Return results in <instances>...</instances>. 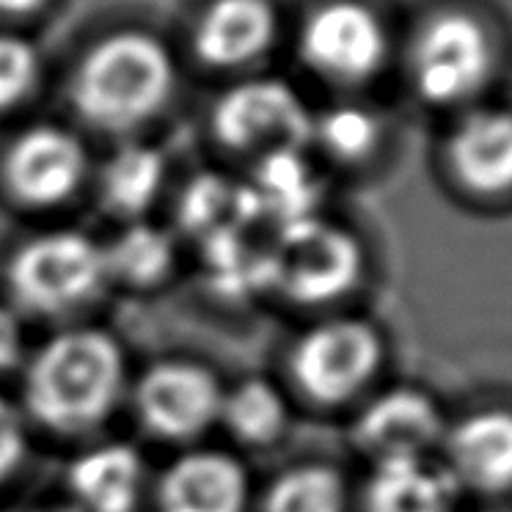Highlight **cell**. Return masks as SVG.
<instances>
[{"label":"cell","mask_w":512,"mask_h":512,"mask_svg":"<svg viewBox=\"0 0 512 512\" xmlns=\"http://www.w3.org/2000/svg\"><path fill=\"white\" fill-rule=\"evenodd\" d=\"M364 248L345 226L309 221L279 229L270 251V284L295 303H331L356 290Z\"/></svg>","instance_id":"cell-5"},{"label":"cell","mask_w":512,"mask_h":512,"mask_svg":"<svg viewBox=\"0 0 512 512\" xmlns=\"http://www.w3.org/2000/svg\"><path fill=\"white\" fill-rule=\"evenodd\" d=\"M177 245L163 229L149 223L127 226L111 245H105L108 281L130 290H152L171 276Z\"/></svg>","instance_id":"cell-19"},{"label":"cell","mask_w":512,"mask_h":512,"mask_svg":"<svg viewBox=\"0 0 512 512\" xmlns=\"http://www.w3.org/2000/svg\"><path fill=\"white\" fill-rule=\"evenodd\" d=\"M350 493L342 471L325 463H301L284 468L270 482L259 512H347Z\"/></svg>","instance_id":"cell-20"},{"label":"cell","mask_w":512,"mask_h":512,"mask_svg":"<svg viewBox=\"0 0 512 512\" xmlns=\"http://www.w3.org/2000/svg\"><path fill=\"white\" fill-rule=\"evenodd\" d=\"M449 160L455 177L482 196L512 190V113H468L449 141Z\"/></svg>","instance_id":"cell-15"},{"label":"cell","mask_w":512,"mask_h":512,"mask_svg":"<svg viewBox=\"0 0 512 512\" xmlns=\"http://www.w3.org/2000/svg\"><path fill=\"white\" fill-rule=\"evenodd\" d=\"M301 47L303 58L325 78L364 80L386 58V31L367 6L339 0L309 17Z\"/></svg>","instance_id":"cell-10"},{"label":"cell","mask_w":512,"mask_h":512,"mask_svg":"<svg viewBox=\"0 0 512 512\" xmlns=\"http://www.w3.org/2000/svg\"><path fill=\"white\" fill-rule=\"evenodd\" d=\"M163 157L146 146H127L113 157L102 174V196L108 210L124 218H138L149 210L163 188Z\"/></svg>","instance_id":"cell-22"},{"label":"cell","mask_w":512,"mask_h":512,"mask_svg":"<svg viewBox=\"0 0 512 512\" xmlns=\"http://www.w3.org/2000/svg\"><path fill=\"white\" fill-rule=\"evenodd\" d=\"M444 413L419 389H389L369 400L353 422V444L372 466L430 460L444 446Z\"/></svg>","instance_id":"cell-8"},{"label":"cell","mask_w":512,"mask_h":512,"mask_svg":"<svg viewBox=\"0 0 512 512\" xmlns=\"http://www.w3.org/2000/svg\"><path fill=\"white\" fill-rule=\"evenodd\" d=\"M218 424L237 444L265 449L279 444L290 427V402L268 378H243L223 389Z\"/></svg>","instance_id":"cell-18"},{"label":"cell","mask_w":512,"mask_h":512,"mask_svg":"<svg viewBox=\"0 0 512 512\" xmlns=\"http://www.w3.org/2000/svg\"><path fill=\"white\" fill-rule=\"evenodd\" d=\"M23 512H78L72 504H61V507H31V510Z\"/></svg>","instance_id":"cell-28"},{"label":"cell","mask_w":512,"mask_h":512,"mask_svg":"<svg viewBox=\"0 0 512 512\" xmlns=\"http://www.w3.org/2000/svg\"><path fill=\"white\" fill-rule=\"evenodd\" d=\"M460 488L441 463L411 460L372 466L361 512H457Z\"/></svg>","instance_id":"cell-17"},{"label":"cell","mask_w":512,"mask_h":512,"mask_svg":"<svg viewBox=\"0 0 512 512\" xmlns=\"http://www.w3.org/2000/svg\"><path fill=\"white\" fill-rule=\"evenodd\" d=\"M174 64L152 36L116 34L91 50L75 80V102L89 122L130 130L166 105Z\"/></svg>","instance_id":"cell-3"},{"label":"cell","mask_w":512,"mask_h":512,"mask_svg":"<svg viewBox=\"0 0 512 512\" xmlns=\"http://www.w3.org/2000/svg\"><path fill=\"white\" fill-rule=\"evenodd\" d=\"M411 72L424 100L452 105L474 97L493 72L488 31L463 12L435 14L413 42Z\"/></svg>","instance_id":"cell-7"},{"label":"cell","mask_w":512,"mask_h":512,"mask_svg":"<svg viewBox=\"0 0 512 512\" xmlns=\"http://www.w3.org/2000/svg\"><path fill=\"white\" fill-rule=\"evenodd\" d=\"M28 358L25 317L9 301H0V375L20 369Z\"/></svg>","instance_id":"cell-26"},{"label":"cell","mask_w":512,"mask_h":512,"mask_svg":"<svg viewBox=\"0 0 512 512\" xmlns=\"http://www.w3.org/2000/svg\"><path fill=\"white\" fill-rule=\"evenodd\" d=\"M23 411L28 422L61 435L89 433L113 416L127 394L122 342L102 328H64L25 358Z\"/></svg>","instance_id":"cell-1"},{"label":"cell","mask_w":512,"mask_h":512,"mask_svg":"<svg viewBox=\"0 0 512 512\" xmlns=\"http://www.w3.org/2000/svg\"><path fill=\"white\" fill-rule=\"evenodd\" d=\"M276 17L265 0H215L196 28V50L215 67H240L265 53Z\"/></svg>","instance_id":"cell-16"},{"label":"cell","mask_w":512,"mask_h":512,"mask_svg":"<svg viewBox=\"0 0 512 512\" xmlns=\"http://www.w3.org/2000/svg\"><path fill=\"white\" fill-rule=\"evenodd\" d=\"M39 78L36 50L17 36L0 34V111L28 97Z\"/></svg>","instance_id":"cell-24"},{"label":"cell","mask_w":512,"mask_h":512,"mask_svg":"<svg viewBox=\"0 0 512 512\" xmlns=\"http://www.w3.org/2000/svg\"><path fill=\"white\" fill-rule=\"evenodd\" d=\"M89 157L78 138L61 127H34L6 155V185L25 207H56L86 177Z\"/></svg>","instance_id":"cell-11"},{"label":"cell","mask_w":512,"mask_h":512,"mask_svg":"<svg viewBox=\"0 0 512 512\" xmlns=\"http://www.w3.org/2000/svg\"><path fill=\"white\" fill-rule=\"evenodd\" d=\"M67 488L78 512H135L146 490V460L124 441L89 446L69 463Z\"/></svg>","instance_id":"cell-14"},{"label":"cell","mask_w":512,"mask_h":512,"mask_svg":"<svg viewBox=\"0 0 512 512\" xmlns=\"http://www.w3.org/2000/svg\"><path fill=\"white\" fill-rule=\"evenodd\" d=\"M45 0H0V12H9V14H25V12H34L39 9Z\"/></svg>","instance_id":"cell-27"},{"label":"cell","mask_w":512,"mask_h":512,"mask_svg":"<svg viewBox=\"0 0 512 512\" xmlns=\"http://www.w3.org/2000/svg\"><path fill=\"white\" fill-rule=\"evenodd\" d=\"M155 504L157 512H248V468L223 449H188L160 474Z\"/></svg>","instance_id":"cell-12"},{"label":"cell","mask_w":512,"mask_h":512,"mask_svg":"<svg viewBox=\"0 0 512 512\" xmlns=\"http://www.w3.org/2000/svg\"><path fill=\"white\" fill-rule=\"evenodd\" d=\"M215 127L226 144L237 149H268L270 155L298 152L314 133L312 119L295 91L276 80H254L229 91L218 105Z\"/></svg>","instance_id":"cell-9"},{"label":"cell","mask_w":512,"mask_h":512,"mask_svg":"<svg viewBox=\"0 0 512 512\" xmlns=\"http://www.w3.org/2000/svg\"><path fill=\"white\" fill-rule=\"evenodd\" d=\"M386 358L383 336L350 314L309 325L290 350V375L306 400L334 408L361 397Z\"/></svg>","instance_id":"cell-4"},{"label":"cell","mask_w":512,"mask_h":512,"mask_svg":"<svg viewBox=\"0 0 512 512\" xmlns=\"http://www.w3.org/2000/svg\"><path fill=\"white\" fill-rule=\"evenodd\" d=\"M441 466L463 490L501 496L512 490V411L485 408L446 430Z\"/></svg>","instance_id":"cell-13"},{"label":"cell","mask_w":512,"mask_h":512,"mask_svg":"<svg viewBox=\"0 0 512 512\" xmlns=\"http://www.w3.org/2000/svg\"><path fill=\"white\" fill-rule=\"evenodd\" d=\"M251 201L256 204V210L273 212L279 229H287L292 223L314 218L317 179L298 157V152H276L262 168L259 185L251 190Z\"/></svg>","instance_id":"cell-21"},{"label":"cell","mask_w":512,"mask_h":512,"mask_svg":"<svg viewBox=\"0 0 512 512\" xmlns=\"http://www.w3.org/2000/svg\"><path fill=\"white\" fill-rule=\"evenodd\" d=\"M23 405L0 394V488L12 482L31 452V433Z\"/></svg>","instance_id":"cell-25"},{"label":"cell","mask_w":512,"mask_h":512,"mask_svg":"<svg viewBox=\"0 0 512 512\" xmlns=\"http://www.w3.org/2000/svg\"><path fill=\"white\" fill-rule=\"evenodd\" d=\"M314 135L339 160H364L378 146L380 124L364 108H336L314 124Z\"/></svg>","instance_id":"cell-23"},{"label":"cell","mask_w":512,"mask_h":512,"mask_svg":"<svg viewBox=\"0 0 512 512\" xmlns=\"http://www.w3.org/2000/svg\"><path fill=\"white\" fill-rule=\"evenodd\" d=\"M6 301L23 317L61 320L89 309L111 287L105 245L78 229H50L20 243L6 262Z\"/></svg>","instance_id":"cell-2"},{"label":"cell","mask_w":512,"mask_h":512,"mask_svg":"<svg viewBox=\"0 0 512 512\" xmlns=\"http://www.w3.org/2000/svg\"><path fill=\"white\" fill-rule=\"evenodd\" d=\"M133 408L146 433L188 444L218 424L223 383L193 358H160L133 383Z\"/></svg>","instance_id":"cell-6"}]
</instances>
